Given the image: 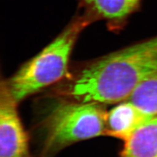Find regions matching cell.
Instances as JSON below:
<instances>
[{
  "label": "cell",
  "instance_id": "cell-1",
  "mask_svg": "<svg viewBox=\"0 0 157 157\" xmlns=\"http://www.w3.org/2000/svg\"><path fill=\"white\" fill-rule=\"evenodd\" d=\"M92 21L85 13L75 18L53 41L24 63L7 81L17 102L56 82L66 75L77 39Z\"/></svg>",
  "mask_w": 157,
  "mask_h": 157
},
{
  "label": "cell",
  "instance_id": "cell-7",
  "mask_svg": "<svg viewBox=\"0 0 157 157\" xmlns=\"http://www.w3.org/2000/svg\"><path fill=\"white\" fill-rule=\"evenodd\" d=\"M128 100L151 116L157 115V71L136 88Z\"/></svg>",
  "mask_w": 157,
  "mask_h": 157
},
{
  "label": "cell",
  "instance_id": "cell-2",
  "mask_svg": "<svg viewBox=\"0 0 157 157\" xmlns=\"http://www.w3.org/2000/svg\"><path fill=\"white\" fill-rule=\"evenodd\" d=\"M107 115L98 103L73 100L55 101L41 123L43 157H52L75 142L106 136Z\"/></svg>",
  "mask_w": 157,
  "mask_h": 157
},
{
  "label": "cell",
  "instance_id": "cell-5",
  "mask_svg": "<svg viewBox=\"0 0 157 157\" xmlns=\"http://www.w3.org/2000/svg\"><path fill=\"white\" fill-rule=\"evenodd\" d=\"M93 21L104 20L109 25L121 26L136 12L142 0H76Z\"/></svg>",
  "mask_w": 157,
  "mask_h": 157
},
{
  "label": "cell",
  "instance_id": "cell-4",
  "mask_svg": "<svg viewBox=\"0 0 157 157\" xmlns=\"http://www.w3.org/2000/svg\"><path fill=\"white\" fill-rule=\"evenodd\" d=\"M153 117L130 100L122 101L107 113L106 136L124 141Z\"/></svg>",
  "mask_w": 157,
  "mask_h": 157
},
{
  "label": "cell",
  "instance_id": "cell-6",
  "mask_svg": "<svg viewBox=\"0 0 157 157\" xmlns=\"http://www.w3.org/2000/svg\"><path fill=\"white\" fill-rule=\"evenodd\" d=\"M120 157H157V115L124 141Z\"/></svg>",
  "mask_w": 157,
  "mask_h": 157
},
{
  "label": "cell",
  "instance_id": "cell-3",
  "mask_svg": "<svg viewBox=\"0 0 157 157\" xmlns=\"http://www.w3.org/2000/svg\"><path fill=\"white\" fill-rule=\"evenodd\" d=\"M17 101L2 80L0 87V157H32L26 132L17 110Z\"/></svg>",
  "mask_w": 157,
  "mask_h": 157
}]
</instances>
